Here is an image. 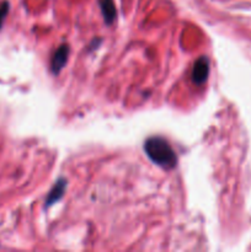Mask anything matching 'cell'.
Returning a JSON list of instances; mask_svg holds the SVG:
<instances>
[{
	"label": "cell",
	"instance_id": "obj_3",
	"mask_svg": "<svg viewBox=\"0 0 251 252\" xmlns=\"http://www.w3.org/2000/svg\"><path fill=\"white\" fill-rule=\"evenodd\" d=\"M69 57V46L66 44H63V46L59 47L58 49L54 53L53 58H52V71L54 74H58L62 69L64 68V65L66 64V61H68Z\"/></svg>",
	"mask_w": 251,
	"mask_h": 252
},
{
	"label": "cell",
	"instance_id": "obj_2",
	"mask_svg": "<svg viewBox=\"0 0 251 252\" xmlns=\"http://www.w3.org/2000/svg\"><path fill=\"white\" fill-rule=\"evenodd\" d=\"M209 74V62L207 57H201L196 61L192 70V79L197 85H201L207 80Z\"/></svg>",
	"mask_w": 251,
	"mask_h": 252
},
{
	"label": "cell",
	"instance_id": "obj_1",
	"mask_svg": "<svg viewBox=\"0 0 251 252\" xmlns=\"http://www.w3.org/2000/svg\"><path fill=\"white\" fill-rule=\"evenodd\" d=\"M144 150L148 158L164 169H174L177 164V158L174 149L167 140L161 137H152L144 143Z\"/></svg>",
	"mask_w": 251,
	"mask_h": 252
},
{
	"label": "cell",
	"instance_id": "obj_6",
	"mask_svg": "<svg viewBox=\"0 0 251 252\" xmlns=\"http://www.w3.org/2000/svg\"><path fill=\"white\" fill-rule=\"evenodd\" d=\"M7 12H9V2L5 1L2 2L1 6H0V29H1L2 24H4V20L6 17Z\"/></svg>",
	"mask_w": 251,
	"mask_h": 252
},
{
	"label": "cell",
	"instance_id": "obj_5",
	"mask_svg": "<svg viewBox=\"0 0 251 252\" xmlns=\"http://www.w3.org/2000/svg\"><path fill=\"white\" fill-rule=\"evenodd\" d=\"M100 2L101 11H102L103 19H105L106 24L111 25L116 19V15H117V11H116V6L113 0H98Z\"/></svg>",
	"mask_w": 251,
	"mask_h": 252
},
{
	"label": "cell",
	"instance_id": "obj_4",
	"mask_svg": "<svg viewBox=\"0 0 251 252\" xmlns=\"http://www.w3.org/2000/svg\"><path fill=\"white\" fill-rule=\"evenodd\" d=\"M66 189V181L64 179H59L48 193V197L46 199V207L53 206L54 203L59 201L64 196V192Z\"/></svg>",
	"mask_w": 251,
	"mask_h": 252
}]
</instances>
